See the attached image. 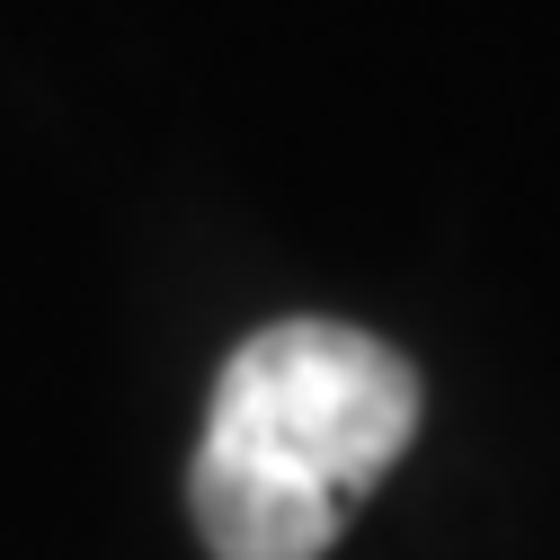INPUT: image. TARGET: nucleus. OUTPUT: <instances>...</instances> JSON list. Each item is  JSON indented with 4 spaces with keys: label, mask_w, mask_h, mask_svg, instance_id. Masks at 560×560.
Returning <instances> with one entry per match:
<instances>
[{
    "label": "nucleus",
    "mask_w": 560,
    "mask_h": 560,
    "mask_svg": "<svg viewBox=\"0 0 560 560\" xmlns=\"http://www.w3.org/2000/svg\"><path fill=\"white\" fill-rule=\"evenodd\" d=\"M418 436V374L347 320H267L232 347L187 471L214 560H320Z\"/></svg>",
    "instance_id": "f257e3e1"
}]
</instances>
